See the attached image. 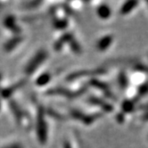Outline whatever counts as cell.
<instances>
[{"instance_id":"cell-1","label":"cell","mask_w":148,"mask_h":148,"mask_svg":"<svg viewBox=\"0 0 148 148\" xmlns=\"http://www.w3.org/2000/svg\"><path fill=\"white\" fill-rule=\"evenodd\" d=\"M45 58V55L42 54V53H40V54H38L37 56H35V58L32 60V62H30L29 65L28 67V72H32L31 71H33L37 66H38V63H40L42 61L44 60Z\"/></svg>"},{"instance_id":"cell-2","label":"cell","mask_w":148,"mask_h":148,"mask_svg":"<svg viewBox=\"0 0 148 148\" xmlns=\"http://www.w3.org/2000/svg\"><path fill=\"white\" fill-rule=\"evenodd\" d=\"M98 13H99V15L101 17L106 18L109 15V14H110V10H109V8L107 6H101V8L99 9Z\"/></svg>"},{"instance_id":"cell-3","label":"cell","mask_w":148,"mask_h":148,"mask_svg":"<svg viewBox=\"0 0 148 148\" xmlns=\"http://www.w3.org/2000/svg\"><path fill=\"white\" fill-rule=\"evenodd\" d=\"M136 2H128L125 5H123V8H122V13L126 14V13H129L130 10L133 8L132 6L134 5H136Z\"/></svg>"},{"instance_id":"cell-4","label":"cell","mask_w":148,"mask_h":148,"mask_svg":"<svg viewBox=\"0 0 148 148\" xmlns=\"http://www.w3.org/2000/svg\"><path fill=\"white\" fill-rule=\"evenodd\" d=\"M7 148H22V146L19 145H11V146H9Z\"/></svg>"}]
</instances>
